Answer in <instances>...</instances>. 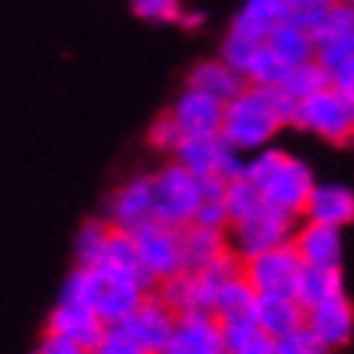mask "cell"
<instances>
[{
  "instance_id": "cell-32",
  "label": "cell",
  "mask_w": 354,
  "mask_h": 354,
  "mask_svg": "<svg viewBox=\"0 0 354 354\" xmlns=\"http://www.w3.org/2000/svg\"><path fill=\"white\" fill-rule=\"evenodd\" d=\"M273 354H328V348L302 322L296 332L283 335V338H273Z\"/></svg>"
},
{
  "instance_id": "cell-39",
  "label": "cell",
  "mask_w": 354,
  "mask_h": 354,
  "mask_svg": "<svg viewBox=\"0 0 354 354\" xmlns=\"http://www.w3.org/2000/svg\"><path fill=\"white\" fill-rule=\"evenodd\" d=\"M328 82H332V88H338L342 95H348L354 101V55L335 68L332 75H328Z\"/></svg>"
},
{
  "instance_id": "cell-5",
  "label": "cell",
  "mask_w": 354,
  "mask_h": 354,
  "mask_svg": "<svg viewBox=\"0 0 354 354\" xmlns=\"http://www.w3.org/2000/svg\"><path fill=\"white\" fill-rule=\"evenodd\" d=\"M150 185H153V218L156 221L172 227L192 225L195 208L202 202L198 179L192 172L183 169L179 162H169L156 176H150Z\"/></svg>"
},
{
  "instance_id": "cell-20",
  "label": "cell",
  "mask_w": 354,
  "mask_h": 354,
  "mask_svg": "<svg viewBox=\"0 0 354 354\" xmlns=\"http://www.w3.org/2000/svg\"><path fill=\"white\" fill-rule=\"evenodd\" d=\"M189 88H195V91H202V95L227 104V101L244 88V78L237 75L227 62H221V59H208V62H198L192 72H189Z\"/></svg>"
},
{
  "instance_id": "cell-36",
  "label": "cell",
  "mask_w": 354,
  "mask_h": 354,
  "mask_svg": "<svg viewBox=\"0 0 354 354\" xmlns=\"http://www.w3.org/2000/svg\"><path fill=\"white\" fill-rule=\"evenodd\" d=\"M91 354H143V351L130 342L127 335L120 332L118 325H108V328H104V335H101V342L91 348Z\"/></svg>"
},
{
  "instance_id": "cell-34",
  "label": "cell",
  "mask_w": 354,
  "mask_h": 354,
  "mask_svg": "<svg viewBox=\"0 0 354 354\" xmlns=\"http://www.w3.org/2000/svg\"><path fill=\"white\" fill-rule=\"evenodd\" d=\"M218 328H221V342H225L227 354H234L241 344L250 342V338L260 332L254 315H250V319H227V322H218Z\"/></svg>"
},
{
  "instance_id": "cell-28",
  "label": "cell",
  "mask_w": 354,
  "mask_h": 354,
  "mask_svg": "<svg viewBox=\"0 0 354 354\" xmlns=\"http://www.w3.org/2000/svg\"><path fill=\"white\" fill-rule=\"evenodd\" d=\"M101 263L118 267V270H127V273H140V277H143L140 260H137V247H133V234H130V231H118V227H111ZM143 279H147V277H143ZM147 283H150V279H147ZM150 286H153V283H150Z\"/></svg>"
},
{
  "instance_id": "cell-35",
  "label": "cell",
  "mask_w": 354,
  "mask_h": 354,
  "mask_svg": "<svg viewBox=\"0 0 354 354\" xmlns=\"http://www.w3.org/2000/svg\"><path fill=\"white\" fill-rule=\"evenodd\" d=\"M179 10H183L179 0H133V13L150 23H176Z\"/></svg>"
},
{
  "instance_id": "cell-12",
  "label": "cell",
  "mask_w": 354,
  "mask_h": 354,
  "mask_svg": "<svg viewBox=\"0 0 354 354\" xmlns=\"http://www.w3.org/2000/svg\"><path fill=\"white\" fill-rule=\"evenodd\" d=\"M302 322L328 351H335V348H344L354 338V306L342 290L335 296H328V299H322L319 306L306 309Z\"/></svg>"
},
{
  "instance_id": "cell-22",
  "label": "cell",
  "mask_w": 354,
  "mask_h": 354,
  "mask_svg": "<svg viewBox=\"0 0 354 354\" xmlns=\"http://www.w3.org/2000/svg\"><path fill=\"white\" fill-rule=\"evenodd\" d=\"M342 292V267H299L296 286H292V299L302 306V312L319 306L322 299Z\"/></svg>"
},
{
  "instance_id": "cell-3",
  "label": "cell",
  "mask_w": 354,
  "mask_h": 354,
  "mask_svg": "<svg viewBox=\"0 0 354 354\" xmlns=\"http://www.w3.org/2000/svg\"><path fill=\"white\" fill-rule=\"evenodd\" d=\"M241 176L260 192L263 205L296 218L302 215V205H306L312 185H315L312 169L299 156H290V153L273 150V147L254 150V156L244 160V172Z\"/></svg>"
},
{
  "instance_id": "cell-21",
  "label": "cell",
  "mask_w": 354,
  "mask_h": 354,
  "mask_svg": "<svg viewBox=\"0 0 354 354\" xmlns=\"http://www.w3.org/2000/svg\"><path fill=\"white\" fill-rule=\"evenodd\" d=\"M263 43L270 46V53L277 55L279 62L286 65H302V62H312L315 59V39H312L309 30H302L296 23H279L273 30L267 32V39Z\"/></svg>"
},
{
  "instance_id": "cell-7",
  "label": "cell",
  "mask_w": 354,
  "mask_h": 354,
  "mask_svg": "<svg viewBox=\"0 0 354 354\" xmlns=\"http://www.w3.org/2000/svg\"><path fill=\"white\" fill-rule=\"evenodd\" d=\"M296 225H299L296 215L277 212L270 205H260L254 215L234 221V254H241V260H247L254 254L290 244L292 234H296Z\"/></svg>"
},
{
  "instance_id": "cell-17",
  "label": "cell",
  "mask_w": 354,
  "mask_h": 354,
  "mask_svg": "<svg viewBox=\"0 0 354 354\" xmlns=\"http://www.w3.org/2000/svg\"><path fill=\"white\" fill-rule=\"evenodd\" d=\"M104 328H108V325L97 319L95 309H91V306H82V302H59L53 309V315H49V332L75 342L78 348H85L88 354L101 342Z\"/></svg>"
},
{
  "instance_id": "cell-10",
  "label": "cell",
  "mask_w": 354,
  "mask_h": 354,
  "mask_svg": "<svg viewBox=\"0 0 354 354\" xmlns=\"http://www.w3.org/2000/svg\"><path fill=\"white\" fill-rule=\"evenodd\" d=\"M160 354H227L212 312H179Z\"/></svg>"
},
{
  "instance_id": "cell-30",
  "label": "cell",
  "mask_w": 354,
  "mask_h": 354,
  "mask_svg": "<svg viewBox=\"0 0 354 354\" xmlns=\"http://www.w3.org/2000/svg\"><path fill=\"white\" fill-rule=\"evenodd\" d=\"M260 205H263V198H260V192L247 183L244 176H237V179H231L225 185V208H227V215H231V225L247 215H254Z\"/></svg>"
},
{
  "instance_id": "cell-31",
  "label": "cell",
  "mask_w": 354,
  "mask_h": 354,
  "mask_svg": "<svg viewBox=\"0 0 354 354\" xmlns=\"http://www.w3.org/2000/svg\"><path fill=\"white\" fill-rule=\"evenodd\" d=\"M198 277L212 286V290H221L225 283H231V279L244 277V260H241V254H234V250H221L212 263H205L202 270H198Z\"/></svg>"
},
{
  "instance_id": "cell-42",
  "label": "cell",
  "mask_w": 354,
  "mask_h": 354,
  "mask_svg": "<svg viewBox=\"0 0 354 354\" xmlns=\"http://www.w3.org/2000/svg\"><path fill=\"white\" fill-rule=\"evenodd\" d=\"M344 3H348V7H351V10H354V0H344Z\"/></svg>"
},
{
  "instance_id": "cell-44",
  "label": "cell",
  "mask_w": 354,
  "mask_h": 354,
  "mask_svg": "<svg viewBox=\"0 0 354 354\" xmlns=\"http://www.w3.org/2000/svg\"><path fill=\"white\" fill-rule=\"evenodd\" d=\"M351 143H354V137H351Z\"/></svg>"
},
{
  "instance_id": "cell-24",
  "label": "cell",
  "mask_w": 354,
  "mask_h": 354,
  "mask_svg": "<svg viewBox=\"0 0 354 354\" xmlns=\"http://www.w3.org/2000/svg\"><path fill=\"white\" fill-rule=\"evenodd\" d=\"M254 309H257V292H254V286L244 277H237L215 292L212 315L218 322H227V319H250Z\"/></svg>"
},
{
  "instance_id": "cell-13",
  "label": "cell",
  "mask_w": 354,
  "mask_h": 354,
  "mask_svg": "<svg viewBox=\"0 0 354 354\" xmlns=\"http://www.w3.org/2000/svg\"><path fill=\"white\" fill-rule=\"evenodd\" d=\"M221 111H225L221 101L202 95L195 88H185L183 95L176 97L169 118L176 120L183 137H215L218 127H221Z\"/></svg>"
},
{
  "instance_id": "cell-27",
  "label": "cell",
  "mask_w": 354,
  "mask_h": 354,
  "mask_svg": "<svg viewBox=\"0 0 354 354\" xmlns=\"http://www.w3.org/2000/svg\"><path fill=\"white\" fill-rule=\"evenodd\" d=\"M351 55H354V26L351 30H338V32H322V36H315V62L322 65L328 75H332L342 62H348Z\"/></svg>"
},
{
  "instance_id": "cell-1",
  "label": "cell",
  "mask_w": 354,
  "mask_h": 354,
  "mask_svg": "<svg viewBox=\"0 0 354 354\" xmlns=\"http://www.w3.org/2000/svg\"><path fill=\"white\" fill-rule=\"evenodd\" d=\"M292 104L296 101H290L279 88L244 85L221 111L218 137L237 153L263 150L279 127L292 124Z\"/></svg>"
},
{
  "instance_id": "cell-38",
  "label": "cell",
  "mask_w": 354,
  "mask_h": 354,
  "mask_svg": "<svg viewBox=\"0 0 354 354\" xmlns=\"http://www.w3.org/2000/svg\"><path fill=\"white\" fill-rule=\"evenodd\" d=\"M36 354H88V351H85V348H78L75 342H68V338H62V335L46 332V338L39 342Z\"/></svg>"
},
{
  "instance_id": "cell-15",
  "label": "cell",
  "mask_w": 354,
  "mask_h": 354,
  "mask_svg": "<svg viewBox=\"0 0 354 354\" xmlns=\"http://www.w3.org/2000/svg\"><path fill=\"white\" fill-rule=\"evenodd\" d=\"M290 244L306 267H342V227L302 221Z\"/></svg>"
},
{
  "instance_id": "cell-16",
  "label": "cell",
  "mask_w": 354,
  "mask_h": 354,
  "mask_svg": "<svg viewBox=\"0 0 354 354\" xmlns=\"http://www.w3.org/2000/svg\"><path fill=\"white\" fill-rule=\"evenodd\" d=\"M302 221H315V225L344 227L354 221V192L348 185L322 183L312 185L309 198L302 205Z\"/></svg>"
},
{
  "instance_id": "cell-43",
  "label": "cell",
  "mask_w": 354,
  "mask_h": 354,
  "mask_svg": "<svg viewBox=\"0 0 354 354\" xmlns=\"http://www.w3.org/2000/svg\"><path fill=\"white\" fill-rule=\"evenodd\" d=\"M325 3H335V0H325Z\"/></svg>"
},
{
  "instance_id": "cell-40",
  "label": "cell",
  "mask_w": 354,
  "mask_h": 354,
  "mask_svg": "<svg viewBox=\"0 0 354 354\" xmlns=\"http://www.w3.org/2000/svg\"><path fill=\"white\" fill-rule=\"evenodd\" d=\"M234 354H273V338H270V335H263V332H257L250 342L241 344Z\"/></svg>"
},
{
  "instance_id": "cell-23",
  "label": "cell",
  "mask_w": 354,
  "mask_h": 354,
  "mask_svg": "<svg viewBox=\"0 0 354 354\" xmlns=\"http://www.w3.org/2000/svg\"><path fill=\"white\" fill-rule=\"evenodd\" d=\"M225 231H212V227L185 225L183 227V273H198L205 263L225 250Z\"/></svg>"
},
{
  "instance_id": "cell-25",
  "label": "cell",
  "mask_w": 354,
  "mask_h": 354,
  "mask_svg": "<svg viewBox=\"0 0 354 354\" xmlns=\"http://www.w3.org/2000/svg\"><path fill=\"white\" fill-rule=\"evenodd\" d=\"M325 85H332V82H328V72L312 59V62H302V65H290L286 75L279 78L277 88L290 97V101H302V97L315 95V91L325 88Z\"/></svg>"
},
{
  "instance_id": "cell-8",
  "label": "cell",
  "mask_w": 354,
  "mask_h": 354,
  "mask_svg": "<svg viewBox=\"0 0 354 354\" xmlns=\"http://www.w3.org/2000/svg\"><path fill=\"white\" fill-rule=\"evenodd\" d=\"M176 162L189 169L195 179H205V176H218V179H237L241 172H244V160H241V153L231 150L225 140L218 137H183L176 143V150H172Z\"/></svg>"
},
{
  "instance_id": "cell-41",
  "label": "cell",
  "mask_w": 354,
  "mask_h": 354,
  "mask_svg": "<svg viewBox=\"0 0 354 354\" xmlns=\"http://www.w3.org/2000/svg\"><path fill=\"white\" fill-rule=\"evenodd\" d=\"M176 23H179V26H183V30H198V26H202L205 23V13L202 10H179V17H176Z\"/></svg>"
},
{
  "instance_id": "cell-29",
  "label": "cell",
  "mask_w": 354,
  "mask_h": 354,
  "mask_svg": "<svg viewBox=\"0 0 354 354\" xmlns=\"http://www.w3.org/2000/svg\"><path fill=\"white\" fill-rule=\"evenodd\" d=\"M111 225L108 221H88L75 237V260L78 267H97L104 257V244H108Z\"/></svg>"
},
{
  "instance_id": "cell-18",
  "label": "cell",
  "mask_w": 354,
  "mask_h": 354,
  "mask_svg": "<svg viewBox=\"0 0 354 354\" xmlns=\"http://www.w3.org/2000/svg\"><path fill=\"white\" fill-rule=\"evenodd\" d=\"M286 20H290V0H244V7L231 23V32L263 43L267 32Z\"/></svg>"
},
{
  "instance_id": "cell-37",
  "label": "cell",
  "mask_w": 354,
  "mask_h": 354,
  "mask_svg": "<svg viewBox=\"0 0 354 354\" xmlns=\"http://www.w3.org/2000/svg\"><path fill=\"white\" fill-rule=\"evenodd\" d=\"M183 140V133H179V127H176V120L169 118V114H162L156 124H153L150 130V143L156 147V150H176V143Z\"/></svg>"
},
{
  "instance_id": "cell-26",
  "label": "cell",
  "mask_w": 354,
  "mask_h": 354,
  "mask_svg": "<svg viewBox=\"0 0 354 354\" xmlns=\"http://www.w3.org/2000/svg\"><path fill=\"white\" fill-rule=\"evenodd\" d=\"M283 75H286V65H283L277 55L270 53L267 43H260L257 49H254L250 62H247L244 72H241L244 85H260V88H277Z\"/></svg>"
},
{
  "instance_id": "cell-11",
  "label": "cell",
  "mask_w": 354,
  "mask_h": 354,
  "mask_svg": "<svg viewBox=\"0 0 354 354\" xmlns=\"http://www.w3.org/2000/svg\"><path fill=\"white\" fill-rule=\"evenodd\" d=\"M172 322H176V312H172L169 306H162L153 292H147L137 309L130 312L124 322H118V328L127 335L143 354H160L172 332Z\"/></svg>"
},
{
  "instance_id": "cell-6",
  "label": "cell",
  "mask_w": 354,
  "mask_h": 354,
  "mask_svg": "<svg viewBox=\"0 0 354 354\" xmlns=\"http://www.w3.org/2000/svg\"><path fill=\"white\" fill-rule=\"evenodd\" d=\"M130 234H133V247H137L140 270L153 286L160 279L183 273V227L162 225V221L150 218L147 225H140Z\"/></svg>"
},
{
  "instance_id": "cell-9",
  "label": "cell",
  "mask_w": 354,
  "mask_h": 354,
  "mask_svg": "<svg viewBox=\"0 0 354 354\" xmlns=\"http://www.w3.org/2000/svg\"><path fill=\"white\" fill-rule=\"evenodd\" d=\"M299 267H302V260L292 250V244H283V247H273V250L247 257L244 279L254 286L257 296H292Z\"/></svg>"
},
{
  "instance_id": "cell-2",
  "label": "cell",
  "mask_w": 354,
  "mask_h": 354,
  "mask_svg": "<svg viewBox=\"0 0 354 354\" xmlns=\"http://www.w3.org/2000/svg\"><path fill=\"white\" fill-rule=\"evenodd\" d=\"M147 292H153V286L140 277V273H127V270L97 263V267H75L72 270L68 279H65L62 299L59 302H82V306H91L95 315L104 325H118L143 302Z\"/></svg>"
},
{
  "instance_id": "cell-19",
  "label": "cell",
  "mask_w": 354,
  "mask_h": 354,
  "mask_svg": "<svg viewBox=\"0 0 354 354\" xmlns=\"http://www.w3.org/2000/svg\"><path fill=\"white\" fill-rule=\"evenodd\" d=\"M257 328L270 338H283V335L296 332L306 319L302 306L292 296H257V309H254Z\"/></svg>"
},
{
  "instance_id": "cell-14",
  "label": "cell",
  "mask_w": 354,
  "mask_h": 354,
  "mask_svg": "<svg viewBox=\"0 0 354 354\" xmlns=\"http://www.w3.org/2000/svg\"><path fill=\"white\" fill-rule=\"evenodd\" d=\"M153 218V185L150 176H137L111 195L108 205V225L118 231H137Z\"/></svg>"
},
{
  "instance_id": "cell-33",
  "label": "cell",
  "mask_w": 354,
  "mask_h": 354,
  "mask_svg": "<svg viewBox=\"0 0 354 354\" xmlns=\"http://www.w3.org/2000/svg\"><path fill=\"white\" fill-rule=\"evenodd\" d=\"M192 225L212 227V231H227L231 227V215L225 208V198H202L192 215Z\"/></svg>"
},
{
  "instance_id": "cell-4",
  "label": "cell",
  "mask_w": 354,
  "mask_h": 354,
  "mask_svg": "<svg viewBox=\"0 0 354 354\" xmlns=\"http://www.w3.org/2000/svg\"><path fill=\"white\" fill-rule=\"evenodd\" d=\"M292 124L328 143H351L354 137V101L338 88L325 85L315 95L292 104Z\"/></svg>"
}]
</instances>
